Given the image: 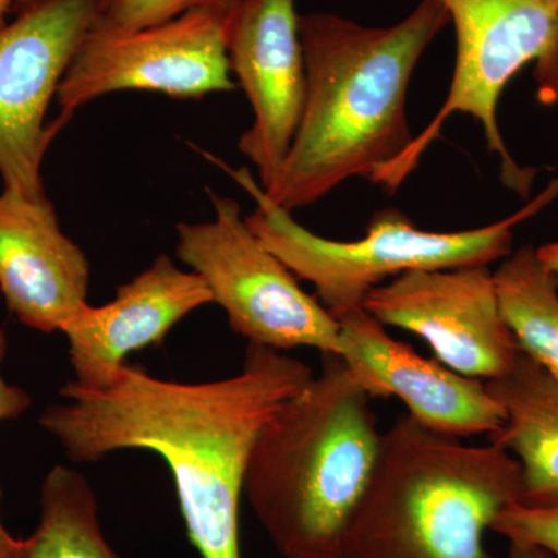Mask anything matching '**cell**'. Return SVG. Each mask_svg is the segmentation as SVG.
<instances>
[{"instance_id": "cell-1", "label": "cell", "mask_w": 558, "mask_h": 558, "mask_svg": "<svg viewBox=\"0 0 558 558\" xmlns=\"http://www.w3.org/2000/svg\"><path fill=\"white\" fill-rule=\"evenodd\" d=\"M314 371L275 349L248 344L229 379L179 384L123 365L109 384L70 380L40 427L75 464L120 450L160 454L174 478L190 542L202 558H242L240 506L253 447L275 413Z\"/></svg>"}, {"instance_id": "cell-2", "label": "cell", "mask_w": 558, "mask_h": 558, "mask_svg": "<svg viewBox=\"0 0 558 558\" xmlns=\"http://www.w3.org/2000/svg\"><path fill=\"white\" fill-rule=\"evenodd\" d=\"M449 22L438 0H421L391 27L300 14L306 105L277 180L263 189L267 197L292 213L398 159L414 138L407 117L411 76Z\"/></svg>"}, {"instance_id": "cell-3", "label": "cell", "mask_w": 558, "mask_h": 558, "mask_svg": "<svg viewBox=\"0 0 558 558\" xmlns=\"http://www.w3.org/2000/svg\"><path fill=\"white\" fill-rule=\"evenodd\" d=\"M322 359L267 422L245 472L244 497L282 558H341L380 457L373 399L339 354Z\"/></svg>"}, {"instance_id": "cell-4", "label": "cell", "mask_w": 558, "mask_h": 558, "mask_svg": "<svg viewBox=\"0 0 558 558\" xmlns=\"http://www.w3.org/2000/svg\"><path fill=\"white\" fill-rule=\"evenodd\" d=\"M521 497L519 461L399 414L344 535L341 558H494L486 532Z\"/></svg>"}, {"instance_id": "cell-5", "label": "cell", "mask_w": 558, "mask_h": 558, "mask_svg": "<svg viewBox=\"0 0 558 558\" xmlns=\"http://www.w3.org/2000/svg\"><path fill=\"white\" fill-rule=\"evenodd\" d=\"M223 168L256 202V208L245 218L250 230L296 278L314 286L315 296L337 322L363 310L371 290L387 278L413 270L488 267L508 258L515 227L558 197L556 179L509 218L480 229L447 233L417 229L399 209H385L371 219L365 236L332 241L304 229L292 213L271 202L250 171Z\"/></svg>"}, {"instance_id": "cell-6", "label": "cell", "mask_w": 558, "mask_h": 558, "mask_svg": "<svg viewBox=\"0 0 558 558\" xmlns=\"http://www.w3.org/2000/svg\"><path fill=\"white\" fill-rule=\"evenodd\" d=\"M457 35L453 78L442 108L414 135L409 148L371 182L395 193L410 178L428 146L454 113L480 121L487 148L501 160V180L527 199L537 172L510 156L498 124L502 92L517 73L535 62V81L545 78L558 61V0H438Z\"/></svg>"}, {"instance_id": "cell-7", "label": "cell", "mask_w": 558, "mask_h": 558, "mask_svg": "<svg viewBox=\"0 0 558 558\" xmlns=\"http://www.w3.org/2000/svg\"><path fill=\"white\" fill-rule=\"evenodd\" d=\"M215 219L180 222L175 255L199 275L230 328L248 344L339 354L340 325L250 230L236 201L209 191Z\"/></svg>"}, {"instance_id": "cell-8", "label": "cell", "mask_w": 558, "mask_h": 558, "mask_svg": "<svg viewBox=\"0 0 558 558\" xmlns=\"http://www.w3.org/2000/svg\"><path fill=\"white\" fill-rule=\"evenodd\" d=\"M0 27V178L25 197L46 194L40 179L51 140L47 110L81 44L100 17L102 0H16Z\"/></svg>"}, {"instance_id": "cell-9", "label": "cell", "mask_w": 558, "mask_h": 558, "mask_svg": "<svg viewBox=\"0 0 558 558\" xmlns=\"http://www.w3.org/2000/svg\"><path fill=\"white\" fill-rule=\"evenodd\" d=\"M230 13L193 10L134 32L92 28L58 89L61 126L76 110L113 92H159L190 100L233 90L227 54Z\"/></svg>"}, {"instance_id": "cell-10", "label": "cell", "mask_w": 558, "mask_h": 558, "mask_svg": "<svg viewBox=\"0 0 558 558\" xmlns=\"http://www.w3.org/2000/svg\"><path fill=\"white\" fill-rule=\"evenodd\" d=\"M363 310L421 337L436 360L469 379H499L521 355L488 267L407 271L371 290Z\"/></svg>"}, {"instance_id": "cell-11", "label": "cell", "mask_w": 558, "mask_h": 558, "mask_svg": "<svg viewBox=\"0 0 558 558\" xmlns=\"http://www.w3.org/2000/svg\"><path fill=\"white\" fill-rule=\"evenodd\" d=\"M227 54L255 116L241 135L240 150L255 165L266 190L281 171L306 105L295 0H238L227 21Z\"/></svg>"}, {"instance_id": "cell-12", "label": "cell", "mask_w": 558, "mask_h": 558, "mask_svg": "<svg viewBox=\"0 0 558 558\" xmlns=\"http://www.w3.org/2000/svg\"><path fill=\"white\" fill-rule=\"evenodd\" d=\"M339 325V355L371 399L398 398L418 424L457 439L490 436L505 424V410L483 380L417 354L365 310Z\"/></svg>"}, {"instance_id": "cell-13", "label": "cell", "mask_w": 558, "mask_h": 558, "mask_svg": "<svg viewBox=\"0 0 558 558\" xmlns=\"http://www.w3.org/2000/svg\"><path fill=\"white\" fill-rule=\"evenodd\" d=\"M90 266L65 236L47 194L0 193V292L22 325L62 332L87 303Z\"/></svg>"}, {"instance_id": "cell-14", "label": "cell", "mask_w": 558, "mask_h": 558, "mask_svg": "<svg viewBox=\"0 0 558 558\" xmlns=\"http://www.w3.org/2000/svg\"><path fill=\"white\" fill-rule=\"evenodd\" d=\"M211 303L199 275L179 269L168 255L157 256L148 269L121 284L110 303H86L64 326L73 380L87 388L109 384L131 352L159 347L180 319Z\"/></svg>"}, {"instance_id": "cell-15", "label": "cell", "mask_w": 558, "mask_h": 558, "mask_svg": "<svg viewBox=\"0 0 558 558\" xmlns=\"http://www.w3.org/2000/svg\"><path fill=\"white\" fill-rule=\"evenodd\" d=\"M505 410V424L488 440L521 469V505L558 502V380L521 354L499 379L484 381Z\"/></svg>"}, {"instance_id": "cell-16", "label": "cell", "mask_w": 558, "mask_h": 558, "mask_svg": "<svg viewBox=\"0 0 558 558\" xmlns=\"http://www.w3.org/2000/svg\"><path fill=\"white\" fill-rule=\"evenodd\" d=\"M494 279L502 317L521 354L558 380V284L537 247L510 253Z\"/></svg>"}, {"instance_id": "cell-17", "label": "cell", "mask_w": 558, "mask_h": 558, "mask_svg": "<svg viewBox=\"0 0 558 558\" xmlns=\"http://www.w3.org/2000/svg\"><path fill=\"white\" fill-rule=\"evenodd\" d=\"M40 521L28 537L27 558H120L102 532L89 481L57 465L40 492Z\"/></svg>"}, {"instance_id": "cell-18", "label": "cell", "mask_w": 558, "mask_h": 558, "mask_svg": "<svg viewBox=\"0 0 558 558\" xmlns=\"http://www.w3.org/2000/svg\"><path fill=\"white\" fill-rule=\"evenodd\" d=\"M236 3L238 0H102L100 17L94 27L108 32H134L175 20L193 10L230 13Z\"/></svg>"}, {"instance_id": "cell-19", "label": "cell", "mask_w": 558, "mask_h": 558, "mask_svg": "<svg viewBox=\"0 0 558 558\" xmlns=\"http://www.w3.org/2000/svg\"><path fill=\"white\" fill-rule=\"evenodd\" d=\"M490 531L513 545L534 546L558 558V502L550 506L512 502L498 513Z\"/></svg>"}, {"instance_id": "cell-20", "label": "cell", "mask_w": 558, "mask_h": 558, "mask_svg": "<svg viewBox=\"0 0 558 558\" xmlns=\"http://www.w3.org/2000/svg\"><path fill=\"white\" fill-rule=\"evenodd\" d=\"M7 351H9V340H7L5 330L0 329V368H2ZM31 395L16 385H10L3 379L2 371H0V422L21 417L25 411L31 409ZM0 498H2V490H0ZM27 554L28 538L13 537L0 521V558H27Z\"/></svg>"}, {"instance_id": "cell-21", "label": "cell", "mask_w": 558, "mask_h": 558, "mask_svg": "<svg viewBox=\"0 0 558 558\" xmlns=\"http://www.w3.org/2000/svg\"><path fill=\"white\" fill-rule=\"evenodd\" d=\"M537 83L538 101L545 106L558 105V61L545 78L535 81Z\"/></svg>"}, {"instance_id": "cell-22", "label": "cell", "mask_w": 558, "mask_h": 558, "mask_svg": "<svg viewBox=\"0 0 558 558\" xmlns=\"http://www.w3.org/2000/svg\"><path fill=\"white\" fill-rule=\"evenodd\" d=\"M538 258L554 275L558 284V241L537 247Z\"/></svg>"}, {"instance_id": "cell-23", "label": "cell", "mask_w": 558, "mask_h": 558, "mask_svg": "<svg viewBox=\"0 0 558 558\" xmlns=\"http://www.w3.org/2000/svg\"><path fill=\"white\" fill-rule=\"evenodd\" d=\"M506 558H554L546 550L534 548V546L513 545L509 543Z\"/></svg>"}, {"instance_id": "cell-24", "label": "cell", "mask_w": 558, "mask_h": 558, "mask_svg": "<svg viewBox=\"0 0 558 558\" xmlns=\"http://www.w3.org/2000/svg\"><path fill=\"white\" fill-rule=\"evenodd\" d=\"M14 2L16 0H0V27L7 22V16H9L10 10L13 9Z\"/></svg>"}]
</instances>
